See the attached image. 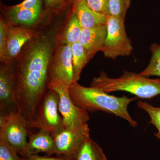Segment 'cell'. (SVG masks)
Segmentation results:
<instances>
[{"instance_id":"16","label":"cell","mask_w":160,"mask_h":160,"mask_svg":"<svg viewBox=\"0 0 160 160\" xmlns=\"http://www.w3.org/2000/svg\"><path fill=\"white\" fill-rule=\"evenodd\" d=\"M75 160L107 159L102 148L89 137L80 147L76 155Z\"/></svg>"},{"instance_id":"26","label":"cell","mask_w":160,"mask_h":160,"mask_svg":"<svg viewBox=\"0 0 160 160\" xmlns=\"http://www.w3.org/2000/svg\"><path fill=\"white\" fill-rule=\"evenodd\" d=\"M42 0H24L22 2L14 6L17 8L32 9L42 5Z\"/></svg>"},{"instance_id":"1","label":"cell","mask_w":160,"mask_h":160,"mask_svg":"<svg viewBox=\"0 0 160 160\" xmlns=\"http://www.w3.org/2000/svg\"><path fill=\"white\" fill-rule=\"evenodd\" d=\"M52 40L40 37L32 41L15 71V101L27 126L34 116L52 78Z\"/></svg>"},{"instance_id":"15","label":"cell","mask_w":160,"mask_h":160,"mask_svg":"<svg viewBox=\"0 0 160 160\" xmlns=\"http://www.w3.org/2000/svg\"><path fill=\"white\" fill-rule=\"evenodd\" d=\"M42 12V5L32 9L17 8L12 6L7 9V16L13 24L30 26L37 22Z\"/></svg>"},{"instance_id":"20","label":"cell","mask_w":160,"mask_h":160,"mask_svg":"<svg viewBox=\"0 0 160 160\" xmlns=\"http://www.w3.org/2000/svg\"><path fill=\"white\" fill-rule=\"evenodd\" d=\"M137 105L138 108L143 109L149 114L150 118L149 124L153 125L158 129V132L154 133V136L160 139V107H155L142 100L138 101Z\"/></svg>"},{"instance_id":"23","label":"cell","mask_w":160,"mask_h":160,"mask_svg":"<svg viewBox=\"0 0 160 160\" xmlns=\"http://www.w3.org/2000/svg\"><path fill=\"white\" fill-rule=\"evenodd\" d=\"M88 6L98 13L109 16V0H86Z\"/></svg>"},{"instance_id":"10","label":"cell","mask_w":160,"mask_h":160,"mask_svg":"<svg viewBox=\"0 0 160 160\" xmlns=\"http://www.w3.org/2000/svg\"><path fill=\"white\" fill-rule=\"evenodd\" d=\"M58 78L68 86L75 82L71 45L61 44L52 65V77Z\"/></svg>"},{"instance_id":"21","label":"cell","mask_w":160,"mask_h":160,"mask_svg":"<svg viewBox=\"0 0 160 160\" xmlns=\"http://www.w3.org/2000/svg\"><path fill=\"white\" fill-rule=\"evenodd\" d=\"M131 0H109V15L125 20Z\"/></svg>"},{"instance_id":"25","label":"cell","mask_w":160,"mask_h":160,"mask_svg":"<svg viewBox=\"0 0 160 160\" xmlns=\"http://www.w3.org/2000/svg\"><path fill=\"white\" fill-rule=\"evenodd\" d=\"M24 158L25 160H75V158H69L64 156L51 157L46 155L45 156H41L38 155H34Z\"/></svg>"},{"instance_id":"14","label":"cell","mask_w":160,"mask_h":160,"mask_svg":"<svg viewBox=\"0 0 160 160\" xmlns=\"http://www.w3.org/2000/svg\"><path fill=\"white\" fill-rule=\"evenodd\" d=\"M72 11L77 15L82 29L106 24L107 16L92 9L86 0H75Z\"/></svg>"},{"instance_id":"11","label":"cell","mask_w":160,"mask_h":160,"mask_svg":"<svg viewBox=\"0 0 160 160\" xmlns=\"http://www.w3.org/2000/svg\"><path fill=\"white\" fill-rule=\"evenodd\" d=\"M30 29L20 27H9L5 52L1 61L9 64L19 54L23 46L34 37Z\"/></svg>"},{"instance_id":"2","label":"cell","mask_w":160,"mask_h":160,"mask_svg":"<svg viewBox=\"0 0 160 160\" xmlns=\"http://www.w3.org/2000/svg\"><path fill=\"white\" fill-rule=\"evenodd\" d=\"M69 94L73 103L86 111H103L124 119L132 127L138 123L131 117L128 107L137 97L129 98L125 96L119 97L92 87H86L78 83H73L69 87Z\"/></svg>"},{"instance_id":"7","label":"cell","mask_w":160,"mask_h":160,"mask_svg":"<svg viewBox=\"0 0 160 160\" xmlns=\"http://www.w3.org/2000/svg\"><path fill=\"white\" fill-rule=\"evenodd\" d=\"M29 129L26 120L18 112L0 115V139L23 158L28 143Z\"/></svg>"},{"instance_id":"3","label":"cell","mask_w":160,"mask_h":160,"mask_svg":"<svg viewBox=\"0 0 160 160\" xmlns=\"http://www.w3.org/2000/svg\"><path fill=\"white\" fill-rule=\"evenodd\" d=\"M90 87L106 93L127 92L137 98L149 99L160 94V78L150 79L127 70L120 77L112 78L101 72L98 77L93 78Z\"/></svg>"},{"instance_id":"5","label":"cell","mask_w":160,"mask_h":160,"mask_svg":"<svg viewBox=\"0 0 160 160\" xmlns=\"http://www.w3.org/2000/svg\"><path fill=\"white\" fill-rule=\"evenodd\" d=\"M107 36L101 51L105 57L115 60L119 57L129 56L133 50L127 35L125 20L107 16Z\"/></svg>"},{"instance_id":"27","label":"cell","mask_w":160,"mask_h":160,"mask_svg":"<svg viewBox=\"0 0 160 160\" xmlns=\"http://www.w3.org/2000/svg\"><path fill=\"white\" fill-rule=\"evenodd\" d=\"M64 0H45L46 6L48 8H52L55 7Z\"/></svg>"},{"instance_id":"22","label":"cell","mask_w":160,"mask_h":160,"mask_svg":"<svg viewBox=\"0 0 160 160\" xmlns=\"http://www.w3.org/2000/svg\"><path fill=\"white\" fill-rule=\"evenodd\" d=\"M4 140L0 139V160H25Z\"/></svg>"},{"instance_id":"6","label":"cell","mask_w":160,"mask_h":160,"mask_svg":"<svg viewBox=\"0 0 160 160\" xmlns=\"http://www.w3.org/2000/svg\"><path fill=\"white\" fill-rule=\"evenodd\" d=\"M58 103V93L48 89L28 125L29 129H45L52 134L64 128L62 118L59 111Z\"/></svg>"},{"instance_id":"4","label":"cell","mask_w":160,"mask_h":160,"mask_svg":"<svg viewBox=\"0 0 160 160\" xmlns=\"http://www.w3.org/2000/svg\"><path fill=\"white\" fill-rule=\"evenodd\" d=\"M69 87L58 78L52 77L48 89L56 92L58 95L59 111L62 118L64 128L76 129L87 124L90 118L88 112L73 103L69 94Z\"/></svg>"},{"instance_id":"12","label":"cell","mask_w":160,"mask_h":160,"mask_svg":"<svg viewBox=\"0 0 160 160\" xmlns=\"http://www.w3.org/2000/svg\"><path fill=\"white\" fill-rule=\"evenodd\" d=\"M107 36L106 24L82 29L78 42L86 50L89 61L102 49Z\"/></svg>"},{"instance_id":"8","label":"cell","mask_w":160,"mask_h":160,"mask_svg":"<svg viewBox=\"0 0 160 160\" xmlns=\"http://www.w3.org/2000/svg\"><path fill=\"white\" fill-rule=\"evenodd\" d=\"M88 124L74 129L63 128L52 134L57 157L75 158L85 140L90 137Z\"/></svg>"},{"instance_id":"17","label":"cell","mask_w":160,"mask_h":160,"mask_svg":"<svg viewBox=\"0 0 160 160\" xmlns=\"http://www.w3.org/2000/svg\"><path fill=\"white\" fill-rule=\"evenodd\" d=\"M72 62L75 82L79 80L81 72L89 62L86 50L78 42L71 45Z\"/></svg>"},{"instance_id":"24","label":"cell","mask_w":160,"mask_h":160,"mask_svg":"<svg viewBox=\"0 0 160 160\" xmlns=\"http://www.w3.org/2000/svg\"><path fill=\"white\" fill-rule=\"evenodd\" d=\"M9 27V25L1 18L0 21V58L2 57L6 49Z\"/></svg>"},{"instance_id":"13","label":"cell","mask_w":160,"mask_h":160,"mask_svg":"<svg viewBox=\"0 0 160 160\" xmlns=\"http://www.w3.org/2000/svg\"><path fill=\"white\" fill-rule=\"evenodd\" d=\"M29 135L24 158L39 153H44L48 156L55 155V145L51 132L40 129L38 132L34 134L29 132Z\"/></svg>"},{"instance_id":"9","label":"cell","mask_w":160,"mask_h":160,"mask_svg":"<svg viewBox=\"0 0 160 160\" xmlns=\"http://www.w3.org/2000/svg\"><path fill=\"white\" fill-rule=\"evenodd\" d=\"M15 72L9 64L0 69V115L18 112L15 101Z\"/></svg>"},{"instance_id":"19","label":"cell","mask_w":160,"mask_h":160,"mask_svg":"<svg viewBox=\"0 0 160 160\" xmlns=\"http://www.w3.org/2000/svg\"><path fill=\"white\" fill-rule=\"evenodd\" d=\"M151 56L149 64L140 74L143 76L160 77V43H152L150 46Z\"/></svg>"},{"instance_id":"18","label":"cell","mask_w":160,"mask_h":160,"mask_svg":"<svg viewBox=\"0 0 160 160\" xmlns=\"http://www.w3.org/2000/svg\"><path fill=\"white\" fill-rule=\"evenodd\" d=\"M82 28L77 15L72 11L66 28L61 37V44L72 45L78 42Z\"/></svg>"}]
</instances>
